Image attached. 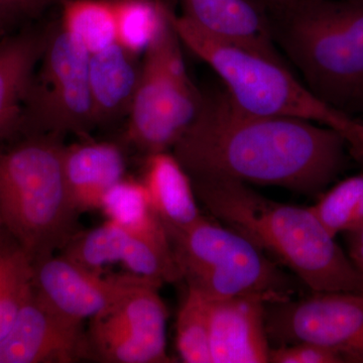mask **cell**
I'll return each mask as SVG.
<instances>
[{"mask_svg":"<svg viewBox=\"0 0 363 363\" xmlns=\"http://www.w3.org/2000/svg\"><path fill=\"white\" fill-rule=\"evenodd\" d=\"M345 138L327 126L240 108L225 89L201 93L172 152L192 180L231 179L315 194L343 168Z\"/></svg>","mask_w":363,"mask_h":363,"instance_id":"obj_1","label":"cell"},{"mask_svg":"<svg viewBox=\"0 0 363 363\" xmlns=\"http://www.w3.org/2000/svg\"><path fill=\"white\" fill-rule=\"evenodd\" d=\"M192 183L210 213L291 269L313 292H363L359 272L310 207L272 201L231 179Z\"/></svg>","mask_w":363,"mask_h":363,"instance_id":"obj_2","label":"cell"},{"mask_svg":"<svg viewBox=\"0 0 363 363\" xmlns=\"http://www.w3.org/2000/svg\"><path fill=\"white\" fill-rule=\"evenodd\" d=\"M64 147L63 138L37 133L0 143V219L33 262L61 252L79 231Z\"/></svg>","mask_w":363,"mask_h":363,"instance_id":"obj_3","label":"cell"},{"mask_svg":"<svg viewBox=\"0 0 363 363\" xmlns=\"http://www.w3.org/2000/svg\"><path fill=\"white\" fill-rule=\"evenodd\" d=\"M169 23L182 44L211 67L234 104L250 113L295 117L330 128L357 145L359 119L333 108L291 73L283 61L211 37L168 6Z\"/></svg>","mask_w":363,"mask_h":363,"instance_id":"obj_4","label":"cell"},{"mask_svg":"<svg viewBox=\"0 0 363 363\" xmlns=\"http://www.w3.org/2000/svg\"><path fill=\"white\" fill-rule=\"evenodd\" d=\"M278 21L274 37L307 87L347 116L363 113V1L307 2Z\"/></svg>","mask_w":363,"mask_h":363,"instance_id":"obj_5","label":"cell"},{"mask_svg":"<svg viewBox=\"0 0 363 363\" xmlns=\"http://www.w3.org/2000/svg\"><path fill=\"white\" fill-rule=\"evenodd\" d=\"M181 279L208 300L260 295L289 300L290 279L252 241L203 217L183 230L167 233Z\"/></svg>","mask_w":363,"mask_h":363,"instance_id":"obj_6","label":"cell"},{"mask_svg":"<svg viewBox=\"0 0 363 363\" xmlns=\"http://www.w3.org/2000/svg\"><path fill=\"white\" fill-rule=\"evenodd\" d=\"M180 40L167 20L143 52L126 125V142L145 154L169 152L195 118L201 92L189 77Z\"/></svg>","mask_w":363,"mask_h":363,"instance_id":"obj_7","label":"cell"},{"mask_svg":"<svg viewBox=\"0 0 363 363\" xmlns=\"http://www.w3.org/2000/svg\"><path fill=\"white\" fill-rule=\"evenodd\" d=\"M89 56L59 21L45 30L44 49L26 100L23 135L86 138L97 128Z\"/></svg>","mask_w":363,"mask_h":363,"instance_id":"obj_8","label":"cell"},{"mask_svg":"<svg viewBox=\"0 0 363 363\" xmlns=\"http://www.w3.org/2000/svg\"><path fill=\"white\" fill-rule=\"evenodd\" d=\"M162 285L145 281L90 319V359L106 363L173 362L167 352L168 309Z\"/></svg>","mask_w":363,"mask_h":363,"instance_id":"obj_9","label":"cell"},{"mask_svg":"<svg viewBox=\"0 0 363 363\" xmlns=\"http://www.w3.org/2000/svg\"><path fill=\"white\" fill-rule=\"evenodd\" d=\"M266 327L269 339L279 345L318 344L347 363H363L362 293H314L302 300L269 303Z\"/></svg>","mask_w":363,"mask_h":363,"instance_id":"obj_10","label":"cell"},{"mask_svg":"<svg viewBox=\"0 0 363 363\" xmlns=\"http://www.w3.org/2000/svg\"><path fill=\"white\" fill-rule=\"evenodd\" d=\"M33 267L35 293L56 311L79 322L96 317L131 289L152 281L130 272L92 271L60 253L33 262Z\"/></svg>","mask_w":363,"mask_h":363,"instance_id":"obj_11","label":"cell"},{"mask_svg":"<svg viewBox=\"0 0 363 363\" xmlns=\"http://www.w3.org/2000/svg\"><path fill=\"white\" fill-rule=\"evenodd\" d=\"M90 359L83 322L56 311L33 289L0 341V363H74Z\"/></svg>","mask_w":363,"mask_h":363,"instance_id":"obj_12","label":"cell"},{"mask_svg":"<svg viewBox=\"0 0 363 363\" xmlns=\"http://www.w3.org/2000/svg\"><path fill=\"white\" fill-rule=\"evenodd\" d=\"M60 255L98 272H104L111 264H121L130 274L161 285L181 279L171 245L136 235L111 221L79 230Z\"/></svg>","mask_w":363,"mask_h":363,"instance_id":"obj_13","label":"cell"},{"mask_svg":"<svg viewBox=\"0 0 363 363\" xmlns=\"http://www.w3.org/2000/svg\"><path fill=\"white\" fill-rule=\"evenodd\" d=\"M269 298L260 295L208 300L212 363L269 362Z\"/></svg>","mask_w":363,"mask_h":363,"instance_id":"obj_14","label":"cell"},{"mask_svg":"<svg viewBox=\"0 0 363 363\" xmlns=\"http://www.w3.org/2000/svg\"><path fill=\"white\" fill-rule=\"evenodd\" d=\"M182 16L215 39L279 60L269 9L257 0H179Z\"/></svg>","mask_w":363,"mask_h":363,"instance_id":"obj_15","label":"cell"},{"mask_svg":"<svg viewBox=\"0 0 363 363\" xmlns=\"http://www.w3.org/2000/svg\"><path fill=\"white\" fill-rule=\"evenodd\" d=\"M45 40V30L0 39V143L23 135L26 100Z\"/></svg>","mask_w":363,"mask_h":363,"instance_id":"obj_16","label":"cell"},{"mask_svg":"<svg viewBox=\"0 0 363 363\" xmlns=\"http://www.w3.org/2000/svg\"><path fill=\"white\" fill-rule=\"evenodd\" d=\"M64 176L79 213L99 210L109 189L125 177L123 150L113 143L83 142L64 147Z\"/></svg>","mask_w":363,"mask_h":363,"instance_id":"obj_17","label":"cell"},{"mask_svg":"<svg viewBox=\"0 0 363 363\" xmlns=\"http://www.w3.org/2000/svg\"><path fill=\"white\" fill-rule=\"evenodd\" d=\"M143 183L166 233L183 230L203 218L192 180L173 152L145 156Z\"/></svg>","mask_w":363,"mask_h":363,"instance_id":"obj_18","label":"cell"},{"mask_svg":"<svg viewBox=\"0 0 363 363\" xmlns=\"http://www.w3.org/2000/svg\"><path fill=\"white\" fill-rule=\"evenodd\" d=\"M136 59L117 43L90 55V91L97 126L130 113L140 74Z\"/></svg>","mask_w":363,"mask_h":363,"instance_id":"obj_19","label":"cell"},{"mask_svg":"<svg viewBox=\"0 0 363 363\" xmlns=\"http://www.w3.org/2000/svg\"><path fill=\"white\" fill-rule=\"evenodd\" d=\"M99 210L104 212L107 221L131 233L171 245L142 180L124 177L105 194Z\"/></svg>","mask_w":363,"mask_h":363,"instance_id":"obj_20","label":"cell"},{"mask_svg":"<svg viewBox=\"0 0 363 363\" xmlns=\"http://www.w3.org/2000/svg\"><path fill=\"white\" fill-rule=\"evenodd\" d=\"M60 6V25L88 54L102 51L116 43L112 0H64Z\"/></svg>","mask_w":363,"mask_h":363,"instance_id":"obj_21","label":"cell"},{"mask_svg":"<svg viewBox=\"0 0 363 363\" xmlns=\"http://www.w3.org/2000/svg\"><path fill=\"white\" fill-rule=\"evenodd\" d=\"M32 259L11 238L0 243V341L13 328L33 290Z\"/></svg>","mask_w":363,"mask_h":363,"instance_id":"obj_22","label":"cell"},{"mask_svg":"<svg viewBox=\"0 0 363 363\" xmlns=\"http://www.w3.org/2000/svg\"><path fill=\"white\" fill-rule=\"evenodd\" d=\"M116 43L138 57L147 51L167 20V4L160 0H112Z\"/></svg>","mask_w":363,"mask_h":363,"instance_id":"obj_23","label":"cell"},{"mask_svg":"<svg viewBox=\"0 0 363 363\" xmlns=\"http://www.w3.org/2000/svg\"><path fill=\"white\" fill-rule=\"evenodd\" d=\"M322 225L336 238L363 224V172L339 182L310 207Z\"/></svg>","mask_w":363,"mask_h":363,"instance_id":"obj_24","label":"cell"},{"mask_svg":"<svg viewBox=\"0 0 363 363\" xmlns=\"http://www.w3.org/2000/svg\"><path fill=\"white\" fill-rule=\"evenodd\" d=\"M176 346L183 362L212 363L208 298L191 288L177 317Z\"/></svg>","mask_w":363,"mask_h":363,"instance_id":"obj_25","label":"cell"},{"mask_svg":"<svg viewBox=\"0 0 363 363\" xmlns=\"http://www.w3.org/2000/svg\"><path fill=\"white\" fill-rule=\"evenodd\" d=\"M269 362L347 363L336 351L309 342L286 344L271 348Z\"/></svg>","mask_w":363,"mask_h":363,"instance_id":"obj_26","label":"cell"},{"mask_svg":"<svg viewBox=\"0 0 363 363\" xmlns=\"http://www.w3.org/2000/svg\"><path fill=\"white\" fill-rule=\"evenodd\" d=\"M64 0H0V30L18 25Z\"/></svg>","mask_w":363,"mask_h":363,"instance_id":"obj_27","label":"cell"},{"mask_svg":"<svg viewBox=\"0 0 363 363\" xmlns=\"http://www.w3.org/2000/svg\"><path fill=\"white\" fill-rule=\"evenodd\" d=\"M347 235L350 259L363 279V224Z\"/></svg>","mask_w":363,"mask_h":363,"instance_id":"obj_28","label":"cell"},{"mask_svg":"<svg viewBox=\"0 0 363 363\" xmlns=\"http://www.w3.org/2000/svg\"><path fill=\"white\" fill-rule=\"evenodd\" d=\"M267 6L269 11L274 14L277 18L292 13L298 6L305 4L306 0H260Z\"/></svg>","mask_w":363,"mask_h":363,"instance_id":"obj_29","label":"cell"},{"mask_svg":"<svg viewBox=\"0 0 363 363\" xmlns=\"http://www.w3.org/2000/svg\"><path fill=\"white\" fill-rule=\"evenodd\" d=\"M360 125H362V133H360L359 140L357 145L350 150L351 154L357 159L363 161V119H359Z\"/></svg>","mask_w":363,"mask_h":363,"instance_id":"obj_30","label":"cell"},{"mask_svg":"<svg viewBox=\"0 0 363 363\" xmlns=\"http://www.w3.org/2000/svg\"><path fill=\"white\" fill-rule=\"evenodd\" d=\"M4 233H6L4 229V224H2L1 219H0V243L4 240Z\"/></svg>","mask_w":363,"mask_h":363,"instance_id":"obj_31","label":"cell"},{"mask_svg":"<svg viewBox=\"0 0 363 363\" xmlns=\"http://www.w3.org/2000/svg\"><path fill=\"white\" fill-rule=\"evenodd\" d=\"M311 1H320V0H306L305 4ZM346 1H363V0H346Z\"/></svg>","mask_w":363,"mask_h":363,"instance_id":"obj_32","label":"cell"},{"mask_svg":"<svg viewBox=\"0 0 363 363\" xmlns=\"http://www.w3.org/2000/svg\"><path fill=\"white\" fill-rule=\"evenodd\" d=\"M362 294H363V292H362Z\"/></svg>","mask_w":363,"mask_h":363,"instance_id":"obj_33","label":"cell"}]
</instances>
